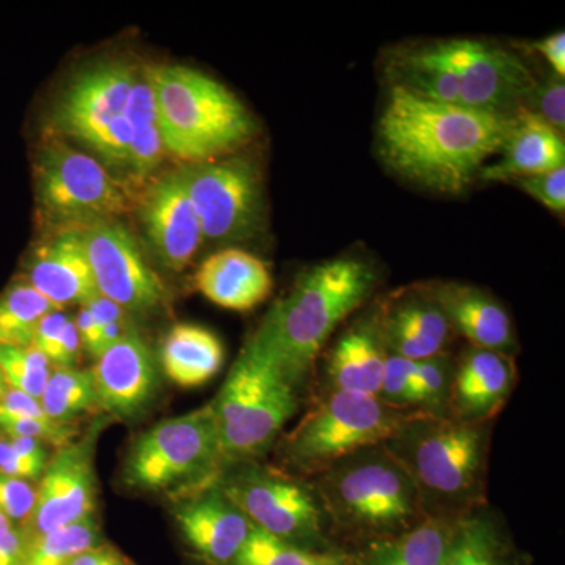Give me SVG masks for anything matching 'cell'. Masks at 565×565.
Listing matches in <instances>:
<instances>
[{
	"mask_svg": "<svg viewBox=\"0 0 565 565\" xmlns=\"http://www.w3.org/2000/svg\"><path fill=\"white\" fill-rule=\"evenodd\" d=\"M512 117L427 102L392 87L379 120V148L384 161L407 180L433 191L462 192L487 159L500 152Z\"/></svg>",
	"mask_w": 565,
	"mask_h": 565,
	"instance_id": "6da1fadb",
	"label": "cell"
},
{
	"mask_svg": "<svg viewBox=\"0 0 565 565\" xmlns=\"http://www.w3.org/2000/svg\"><path fill=\"white\" fill-rule=\"evenodd\" d=\"M377 274L360 258L330 259L305 270L264 316L245 351L299 393L330 337L373 294Z\"/></svg>",
	"mask_w": 565,
	"mask_h": 565,
	"instance_id": "7a4b0ae2",
	"label": "cell"
},
{
	"mask_svg": "<svg viewBox=\"0 0 565 565\" xmlns=\"http://www.w3.org/2000/svg\"><path fill=\"white\" fill-rule=\"evenodd\" d=\"M490 423L411 414L382 444L404 468L427 515L459 519L484 508Z\"/></svg>",
	"mask_w": 565,
	"mask_h": 565,
	"instance_id": "3957f363",
	"label": "cell"
},
{
	"mask_svg": "<svg viewBox=\"0 0 565 565\" xmlns=\"http://www.w3.org/2000/svg\"><path fill=\"white\" fill-rule=\"evenodd\" d=\"M154 92L163 147L188 163L239 150L256 134L255 120L221 82L181 65L145 71Z\"/></svg>",
	"mask_w": 565,
	"mask_h": 565,
	"instance_id": "277c9868",
	"label": "cell"
},
{
	"mask_svg": "<svg viewBox=\"0 0 565 565\" xmlns=\"http://www.w3.org/2000/svg\"><path fill=\"white\" fill-rule=\"evenodd\" d=\"M311 486L329 522L373 542L396 537L427 516L411 476L382 445L338 460Z\"/></svg>",
	"mask_w": 565,
	"mask_h": 565,
	"instance_id": "5b68a950",
	"label": "cell"
},
{
	"mask_svg": "<svg viewBox=\"0 0 565 565\" xmlns=\"http://www.w3.org/2000/svg\"><path fill=\"white\" fill-rule=\"evenodd\" d=\"M408 415L367 394L326 392L291 433L278 438L275 467L316 478L353 452L385 444Z\"/></svg>",
	"mask_w": 565,
	"mask_h": 565,
	"instance_id": "8992f818",
	"label": "cell"
},
{
	"mask_svg": "<svg viewBox=\"0 0 565 565\" xmlns=\"http://www.w3.org/2000/svg\"><path fill=\"white\" fill-rule=\"evenodd\" d=\"M223 471L217 424L207 404L141 434L126 457L125 481L148 492L181 484L193 492L217 484Z\"/></svg>",
	"mask_w": 565,
	"mask_h": 565,
	"instance_id": "52a82bcc",
	"label": "cell"
},
{
	"mask_svg": "<svg viewBox=\"0 0 565 565\" xmlns=\"http://www.w3.org/2000/svg\"><path fill=\"white\" fill-rule=\"evenodd\" d=\"M217 486L264 533L299 548L329 552L323 548L329 519L307 479L250 462L226 468Z\"/></svg>",
	"mask_w": 565,
	"mask_h": 565,
	"instance_id": "ba28073f",
	"label": "cell"
},
{
	"mask_svg": "<svg viewBox=\"0 0 565 565\" xmlns=\"http://www.w3.org/2000/svg\"><path fill=\"white\" fill-rule=\"evenodd\" d=\"M202 226L203 239L243 241L263 223L258 167L244 156L185 163L177 170Z\"/></svg>",
	"mask_w": 565,
	"mask_h": 565,
	"instance_id": "9c48e42d",
	"label": "cell"
},
{
	"mask_svg": "<svg viewBox=\"0 0 565 565\" xmlns=\"http://www.w3.org/2000/svg\"><path fill=\"white\" fill-rule=\"evenodd\" d=\"M136 79L125 63H103L84 71L63 93L55 122L107 161L125 166L132 136L126 106Z\"/></svg>",
	"mask_w": 565,
	"mask_h": 565,
	"instance_id": "30bf717a",
	"label": "cell"
},
{
	"mask_svg": "<svg viewBox=\"0 0 565 565\" xmlns=\"http://www.w3.org/2000/svg\"><path fill=\"white\" fill-rule=\"evenodd\" d=\"M36 185L44 212L66 230L114 221L126 210L125 193L102 163L63 143L41 154Z\"/></svg>",
	"mask_w": 565,
	"mask_h": 565,
	"instance_id": "8fae6325",
	"label": "cell"
},
{
	"mask_svg": "<svg viewBox=\"0 0 565 565\" xmlns=\"http://www.w3.org/2000/svg\"><path fill=\"white\" fill-rule=\"evenodd\" d=\"M76 230L103 297L137 315L150 313L166 302L163 281L121 223L103 221Z\"/></svg>",
	"mask_w": 565,
	"mask_h": 565,
	"instance_id": "7c38bea8",
	"label": "cell"
},
{
	"mask_svg": "<svg viewBox=\"0 0 565 565\" xmlns=\"http://www.w3.org/2000/svg\"><path fill=\"white\" fill-rule=\"evenodd\" d=\"M459 82L460 104L512 117L533 93V73L515 54L476 40L438 41Z\"/></svg>",
	"mask_w": 565,
	"mask_h": 565,
	"instance_id": "4fadbf2b",
	"label": "cell"
},
{
	"mask_svg": "<svg viewBox=\"0 0 565 565\" xmlns=\"http://www.w3.org/2000/svg\"><path fill=\"white\" fill-rule=\"evenodd\" d=\"M96 435L98 430H92L81 441L63 446L47 462L36 489L31 519L22 526L28 541L95 515L93 452Z\"/></svg>",
	"mask_w": 565,
	"mask_h": 565,
	"instance_id": "5bb4252c",
	"label": "cell"
},
{
	"mask_svg": "<svg viewBox=\"0 0 565 565\" xmlns=\"http://www.w3.org/2000/svg\"><path fill=\"white\" fill-rule=\"evenodd\" d=\"M139 217L163 267L173 273L184 270L202 245L203 232L178 172L163 174L148 188Z\"/></svg>",
	"mask_w": 565,
	"mask_h": 565,
	"instance_id": "9a60e30c",
	"label": "cell"
},
{
	"mask_svg": "<svg viewBox=\"0 0 565 565\" xmlns=\"http://www.w3.org/2000/svg\"><path fill=\"white\" fill-rule=\"evenodd\" d=\"M299 407V394L281 379L274 377L218 424L223 467L256 462L269 451Z\"/></svg>",
	"mask_w": 565,
	"mask_h": 565,
	"instance_id": "2e32d148",
	"label": "cell"
},
{
	"mask_svg": "<svg viewBox=\"0 0 565 565\" xmlns=\"http://www.w3.org/2000/svg\"><path fill=\"white\" fill-rule=\"evenodd\" d=\"M375 321L386 352L414 362L446 352L455 334L426 286L393 294L375 311Z\"/></svg>",
	"mask_w": 565,
	"mask_h": 565,
	"instance_id": "e0dca14e",
	"label": "cell"
},
{
	"mask_svg": "<svg viewBox=\"0 0 565 565\" xmlns=\"http://www.w3.org/2000/svg\"><path fill=\"white\" fill-rule=\"evenodd\" d=\"M174 516L193 552L210 565H232L253 527L217 484L188 492Z\"/></svg>",
	"mask_w": 565,
	"mask_h": 565,
	"instance_id": "ac0fdd59",
	"label": "cell"
},
{
	"mask_svg": "<svg viewBox=\"0 0 565 565\" xmlns=\"http://www.w3.org/2000/svg\"><path fill=\"white\" fill-rule=\"evenodd\" d=\"M90 373L98 407L121 418L140 412L150 403L159 385L154 356L148 344L131 330L96 359Z\"/></svg>",
	"mask_w": 565,
	"mask_h": 565,
	"instance_id": "d6986e66",
	"label": "cell"
},
{
	"mask_svg": "<svg viewBox=\"0 0 565 565\" xmlns=\"http://www.w3.org/2000/svg\"><path fill=\"white\" fill-rule=\"evenodd\" d=\"M516 382L514 356L468 345L456 360L448 418L459 423H492L503 411Z\"/></svg>",
	"mask_w": 565,
	"mask_h": 565,
	"instance_id": "ffe728a7",
	"label": "cell"
},
{
	"mask_svg": "<svg viewBox=\"0 0 565 565\" xmlns=\"http://www.w3.org/2000/svg\"><path fill=\"white\" fill-rule=\"evenodd\" d=\"M440 305L452 332L459 333L473 348L514 356L516 341L511 316L494 297L459 282L426 286Z\"/></svg>",
	"mask_w": 565,
	"mask_h": 565,
	"instance_id": "44dd1931",
	"label": "cell"
},
{
	"mask_svg": "<svg viewBox=\"0 0 565 565\" xmlns=\"http://www.w3.org/2000/svg\"><path fill=\"white\" fill-rule=\"evenodd\" d=\"M28 282L58 311L68 305L84 307L99 296L76 228L41 245L29 267Z\"/></svg>",
	"mask_w": 565,
	"mask_h": 565,
	"instance_id": "7402d4cb",
	"label": "cell"
},
{
	"mask_svg": "<svg viewBox=\"0 0 565 565\" xmlns=\"http://www.w3.org/2000/svg\"><path fill=\"white\" fill-rule=\"evenodd\" d=\"M500 161L479 172L482 181H512L534 177L565 163L563 134L546 125L533 111L520 107L512 117L511 128L501 147Z\"/></svg>",
	"mask_w": 565,
	"mask_h": 565,
	"instance_id": "603a6c76",
	"label": "cell"
},
{
	"mask_svg": "<svg viewBox=\"0 0 565 565\" xmlns=\"http://www.w3.org/2000/svg\"><path fill=\"white\" fill-rule=\"evenodd\" d=\"M195 286L218 307L248 311L269 297L274 281L269 267L258 256L239 248H225L199 267Z\"/></svg>",
	"mask_w": 565,
	"mask_h": 565,
	"instance_id": "cb8c5ba5",
	"label": "cell"
},
{
	"mask_svg": "<svg viewBox=\"0 0 565 565\" xmlns=\"http://www.w3.org/2000/svg\"><path fill=\"white\" fill-rule=\"evenodd\" d=\"M386 352L375 313L353 323L334 343L326 366L327 392L379 396L384 381Z\"/></svg>",
	"mask_w": 565,
	"mask_h": 565,
	"instance_id": "d4e9b609",
	"label": "cell"
},
{
	"mask_svg": "<svg viewBox=\"0 0 565 565\" xmlns=\"http://www.w3.org/2000/svg\"><path fill=\"white\" fill-rule=\"evenodd\" d=\"M223 360L221 340L195 323L174 326L161 349L163 373L185 388L210 382L222 370Z\"/></svg>",
	"mask_w": 565,
	"mask_h": 565,
	"instance_id": "484cf974",
	"label": "cell"
},
{
	"mask_svg": "<svg viewBox=\"0 0 565 565\" xmlns=\"http://www.w3.org/2000/svg\"><path fill=\"white\" fill-rule=\"evenodd\" d=\"M392 87L427 102L460 104L459 82L437 43L404 51L388 65ZM462 106V104H460Z\"/></svg>",
	"mask_w": 565,
	"mask_h": 565,
	"instance_id": "4316f807",
	"label": "cell"
},
{
	"mask_svg": "<svg viewBox=\"0 0 565 565\" xmlns=\"http://www.w3.org/2000/svg\"><path fill=\"white\" fill-rule=\"evenodd\" d=\"M457 519L427 515L396 537L371 542L367 565H440Z\"/></svg>",
	"mask_w": 565,
	"mask_h": 565,
	"instance_id": "83f0119b",
	"label": "cell"
},
{
	"mask_svg": "<svg viewBox=\"0 0 565 565\" xmlns=\"http://www.w3.org/2000/svg\"><path fill=\"white\" fill-rule=\"evenodd\" d=\"M440 565H509L503 534L484 508L457 519Z\"/></svg>",
	"mask_w": 565,
	"mask_h": 565,
	"instance_id": "f1b7e54d",
	"label": "cell"
},
{
	"mask_svg": "<svg viewBox=\"0 0 565 565\" xmlns=\"http://www.w3.org/2000/svg\"><path fill=\"white\" fill-rule=\"evenodd\" d=\"M55 308L29 282H14L0 296V348H31L41 319Z\"/></svg>",
	"mask_w": 565,
	"mask_h": 565,
	"instance_id": "f546056e",
	"label": "cell"
},
{
	"mask_svg": "<svg viewBox=\"0 0 565 565\" xmlns=\"http://www.w3.org/2000/svg\"><path fill=\"white\" fill-rule=\"evenodd\" d=\"M232 565H352V561L333 550L313 552L286 544L253 526Z\"/></svg>",
	"mask_w": 565,
	"mask_h": 565,
	"instance_id": "4dcf8cb0",
	"label": "cell"
},
{
	"mask_svg": "<svg viewBox=\"0 0 565 565\" xmlns=\"http://www.w3.org/2000/svg\"><path fill=\"white\" fill-rule=\"evenodd\" d=\"M40 404L47 418L57 423H70L77 415L92 411L98 399L90 371L52 370Z\"/></svg>",
	"mask_w": 565,
	"mask_h": 565,
	"instance_id": "1f68e13d",
	"label": "cell"
},
{
	"mask_svg": "<svg viewBox=\"0 0 565 565\" xmlns=\"http://www.w3.org/2000/svg\"><path fill=\"white\" fill-rule=\"evenodd\" d=\"M99 526L95 515L73 525L57 527L28 541L25 565H66L74 556L99 544Z\"/></svg>",
	"mask_w": 565,
	"mask_h": 565,
	"instance_id": "d6a6232c",
	"label": "cell"
},
{
	"mask_svg": "<svg viewBox=\"0 0 565 565\" xmlns=\"http://www.w3.org/2000/svg\"><path fill=\"white\" fill-rule=\"evenodd\" d=\"M456 360L449 353L415 362L418 411L416 414L448 418L449 394L455 377Z\"/></svg>",
	"mask_w": 565,
	"mask_h": 565,
	"instance_id": "836d02e7",
	"label": "cell"
},
{
	"mask_svg": "<svg viewBox=\"0 0 565 565\" xmlns=\"http://www.w3.org/2000/svg\"><path fill=\"white\" fill-rule=\"evenodd\" d=\"M52 366L43 353L31 348H0V373L6 385L41 399Z\"/></svg>",
	"mask_w": 565,
	"mask_h": 565,
	"instance_id": "e575fe53",
	"label": "cell"
},
{
	"mask_svg": "<svg viewBox=\"0 0 565 565\" xmlns=\"http://www.w3.org/2000/svg\"><path fill=\"white\" fill-rule=\"evenodd\" d=\"M377 397L394 411L403 412V414H416L418 390H416L414 360L401 359V356L388 353L384 381H382Z\"/></svg>",
	"mask_w": 565,
	"mask_h": 565,
	"instance_id": "d590c367",
	"label": "cell"
},
{
	"mask_svg": "<svg viewBox=\"0 0 565 565\" xmlns=\"http://www.w3.org/2000/svg\"><path fill=\"white\" fill-rule=\"evenodd\" d=\"M0 429L7 437H31L41 444L61 449L73 444L77 430L71 423H57L52 419L21 418V416L0 414Z\"/></svg>",
	"mask_w": 565,
	"mask_h": 565,
	"instance_id": "8d00e7d4",
	"label": "cell"
},
{
	"mask_svg": "<svg viewBox=\"0 0 565 565\" xmlns=\"http://www.w3.org/2000/svg\"><path fill=\"white\" fill-rule=\"evenodd\" d=\"M166 152L158 122L136 126L132 128L131 143H129L125 166L128 167L132 177L140 180V178L148 177L152 170L158 169Z\"/></svg>",
	"mask_w": 565,
	"mask_h": 565,
	"instance_id": "74e56055",
	"label": "cell"
},
{
	"mask_svg": "<svg viewBox=\"0 0 565 565\" xmlns=\"http://www.w3.org/2000/svg\"><path fill=\"white\" fill-rule=\"evenodd\" d=\"M546 125L563 134L565 128V84L553 74L548 81L535 84L533 93L525 104Z\"/></svg>",
	"mask_w": 565,
	"mask_h": 565,
	"instance_id": "f35d334b",
	"label": "cell"
},
{
	"mask_svg": "<svg viewBox=\"0 0 565 565\" xmlns=\"http://www.w3.org/2000/svg\"><path fill=\"white\" fill-rule=\"evenodd\" d=\"M36 489L29 481L0 473V512L13 525L24 526L35 505Z\"/></svg>",
	"mask_w": 565,
	"mask_h": 565,
	"instance_id": "ab89813d",
	"label": "cell"
},
{
	"mask_svg": "<svg viewBox=\"0 0 565 565\" xmlns=\"http://www.w3.org/2000/svg\"><path fill=\"white\" fill-rule=\"evenodd\" d=\"M531 199L544 204L546 210L563 214L565 211V167L534 177L514 181Z\"/></svg>",
	"mask_w": 565,
	"mask_h": 565,
	"instance_id": "60d3db41",
	"label": "cell"
},
{
	"mask_svg": "<svg viewBox=\"0 0 565 565\" xmlns=\"http://www.w3.org/2000/svg\"><path fill=\"white\" fill-rule=\"evenodd\" d=\"M68 321V316L63 315L62 311L54 310L44 316L39 327H36L35 334H33L32 348L43 353L50 363L52 359H54L55 352H57L63 330H65Z\"/></svg>",
	"mask_w": 565,
	"mask_h": 565,
	"instance_id": "b9f144b4",
	"label": "cell"
},
{
	"mask_svg": "<svg viewBox=\"0 0 565 565\" xmlns=\"http://www.w3.org/2000/svg\"><path fill=\"white\" fill-rule=\"evenodd\" d=\"M46 465L18 455L11 448L9 440L0 438V473L22 479V481H36L43 476Z\"/></svg>",
	"mask_w": 565,
	"mask_h": 565,
	"instance_id": "7bdbcfd3",
	"label": "cell"
},
{
	"mask_svg": "<svg viewBox=\"0 0 565 565\" xmlns=\"http://www.w3.org/2000/svg\"><path fill=\"white\" fill-rule=\"evenodd\" d=\"M25 553L24 531L0 512V565H25Z\"/></svg>",
	"mask_w": 565,
	"mask_h": 565,
	"instance_id": "ee69618b",
	"label": "cell"
},
{
	"mask_svg": "<svg viewBox=\"0 0 565 565\" xmlns=\"http://www.w3.org/2000/svg\"><path fill=\"white\" fill-rule=\"evenodd\" d=\"M0 414L21 416V418L51 419L44 414L39 399L11 388H7L0 399Z\"/></svg>",
	"mask_w": 565,
	"mask_h": 565,
	"instance_id": "f6af8a7d",
	"label": "cell"
},
{
	"mask_svg": "<svg viewBox=\"0 0 565 565\" xmlns=\"http://www.w3.org/2000/svg\"><path fill=\"white\" fill-rule=\"evenodd\" d=\"M81 348L79 333H77L73 319H70L65 330H63L57 352H55L54 359H52V370H68V367H74V364L77 362V356H79Z\"/></svg>",
	"mask_w": 565,
	"mask_h": 565,
	"instance_id": "bcb514c9",
	"label": "cell"
},
{
	"mask_svg": "<svg viewBox=\"0 0 565 565\" xmlns=\"http://www.w3.org/2000/svg\"><path fill=\"white\" fill-rule=\"evenodd\" d=\"M77 333H79L82 348L85 349L93 359H98L103 353L102 333L96 326L95 319L88 313L87 308L81 307L79 313L74 319Z\"/></svg>",
	"mask_w": 565,
	"mask_h": 565,
	"instance_id": "7dc6e473",
	"label": "cell"
},
{
	"mask_svg": "<svg viewBox=\"0 0 565 565\" xmlns=\"http://www.w3.org/2000/svg\"><path fill=\"white\" fill-rule=\"evenodd\" d=\"M535 51L545 58L546 63L555 71V76L564 79L565 74V33L557 32L555 35L537 41L534 44Z\"/></svg>",
	"mask_w": 565,
	"mask_h": 565,
	"instance_id": "c3c4849f",
	"label": "cell"
},
{
	"mask_svg": "<svg viewBox=\"0 0 565 565\" xmlns=\"http://www.w3.org/2000/svg\"><path fill=\"white\" fill-rule=\"evenodd\" d=\"M118 553L110 546L98 545L74 556L66 565H109Z\"/></svg>",
	"mask_w": 565,
	"mask_h": 565,
	"instance_id": "681fc988",
	"label": "cell"
},
{
	"mask_svg": "<svg viewBox=\"0 0 565 565\" xmlns=\"http://www.w3.org/2000/svg\"><path fill=\"white\" fill-rule=\"evenodd\" d=\"M109 565H131L128 563V561L125 559V557H121L120 555H118L117 557H115L114 561H111V563Z\"/></svg>",
	"mask_w": 565,
	"mask_h": 565,
	"instance_id": "f907efd6",
	"label": "cell"
},
{
	"mask_svg": "<svg viewBox=\"0 0 565 565\" xmlns=\"http://www.w3.org/2000/svg\"><path fill=\"white\" fill-rule=\"evenodd\" d=\"M7 388L9 386L6 385V381H3L2 373H0V399H2L3 394H6Z\"/></svg>",
	"mask_w": 565,
	"mask_h": 565,
	"instance_id": "816d5d0a",
	"label": "cell"
}]
</instances>
